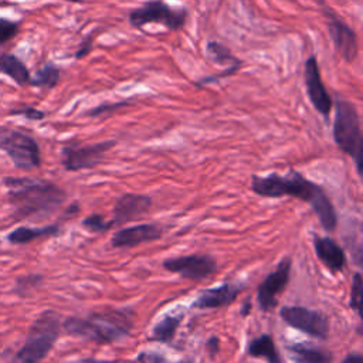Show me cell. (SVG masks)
<instances>
[{
    "instance_id": "cell-1",
    "label": "cell",
    "mask_w": 363,
    "mask_h": 363,
    "mask_svg": "<svg viewBox=\"0 0 363 363\" xmlns=\"http://www.w3.org/2000/svg\"><path fill=\"white\" fill-rule=\"evenodd\" d=\"M250 189L261 197L278 199L289 196L308 203L328 233H332L337 225L336 208L326 191L295 169H289L285 174L275 172L267 176L252 174Z\"/></svg>"
},
{
    "instance_id": "cell-35",
    "label": "cell",
    "mask_w": 363,
    "mask_h": 363,
    "mask_svg": "<svg viewBox=\"0 0 363 363\" xmlns=\"http://www.w3.org/2000/svg\"><path fill=\"white\" fill-rule=\"evenodd\" d=\"M77 363H135L132 360H98L95 357H82Z\"/></svg>"
},
{
    "instance_id": "cell-22",
    "label": "cell",
    "mask_w": 363,
    "mask_h": 363,
    "mask_svg": "<svg viewBox=\"0 0 363 363\" xmlns=\"http://www.w3.org/2000/svg\"><path fill=\"white\" fill-rule=\"evenodd\" d=\"M61 78V69L58 65H55L54 62H45L43 64L31 77L30 79V85L40 88V89H45V91H51L54 89Z\"/></svg>"
},
{
    "instance_id": "cell-15",
    "label": "cell",
    "mask_w": 363,
    "mask_h": 363,
    "mask_svg": "<svg viewBox=\"0 0 363 363\" xmlns=\"http://www.w3.org/2000/svg\"><path fill=\"white\" fill-rule=\"evenodd\" d=\"M152 207V199L146 194L126 193L116 199L112 208V221L115 225L133 221L149 211Z\"/></svg>"
},
{
    "instance_id": "cell-23",
    "label": "cell",
    "mask_w": 363,
    "mask_h": 363,
    "mask_svg": "<svg viewBox=\"0 0 363 363\" xmlns=\"http://www.w3.org/2000/svg\"><path fill=\"white\" fill-rule=\"evenodd\" d=\"M183 320V313L163 316L152 329V340L160 343H170Z\"/></svg>"
},
{
    "instance_id": "cell-24",
    "label": "cell",
    "mask_w": 363,
    "mask_h": 363,
    "mask_svg": "<svg viewBox=\"0 0 363 363\" xmlns=\"http://www.w3.org/2000/svg\"><path fill=\"white\" fill-rule=\"evenodd\" d=\"M206 57L214 64L223 65L224 68L231 65H242V61L238 57H235L227 45L218 41H207Z\"/></svg>"
},
{
    "instance_id": "cell-6",
    "label": "cell",
    "mask_w": 363,
    "mask_h": 363,
    "mask_svg": "<svg viewBox=\"0 0 363 363\" xmlns=\"http://www.w3.org/2000/svg\"><path fill=\"white\" fill-rule=\"evenodd\" d=\"M128 18L130 26L138 30H142L147 24L156 23L174 33L184 28L189 18V11L186 7H173L164 0H147L140 7L130 10Z\"/></svg>"
},
{
    "instance_id": "cell-12",
    "label": "cell",
    "mask_w": 363,
    "mask_h": 363,
    "mask_svg": "<svg viewBox=\"0 0 363 363\" xmlns=\"http://www.w3.org/2000/svg\"><path fill=\"white\" fill-rule=\"evenodd\" d=\"M163 268L184 279L203 281L217 271V261L207 254H190L164 259Z\"/></svg>"
},
{
    "instance_id": "cell-21",
    "label": "cell",
    "mask_w": 363,
    "mask_h": 363,
    "mask_svg": "<svg viewBox=\"0 0 363 363\" xmlns=\"http://www.w3.org/2000/svg\"><path fill=\"white\" fill-rule=\"evenodd\" d=\"M247 353L252 357H264L268 363H281L279 352L274 339L268 333L250 340L247 345Z\"/></svg>"
},
{
    "instance_id": "cell-37",
    "label": "cell",
    "mask_w": 363,
    "mask_h": 363,
    "mask_svg": "<svg viewBox=\"0 0 363 363\" xmlns=\"http://www.w3.org/2000/svg\"><path fill=\"white\" fill-rule=\"evenodd\" d=\"M251 311V301H245L242 305H241V309H240V313L241 316H247Z\"/></svg>"
},
{
    "instance_id": "cell-20",
    "label": "cell",
    "mask_w": 363,
    "mask_h": 363,
    "mask_svg": "<svg viewBox=\"0 0 363 363\" xmlns=\"http://www.w3.org/2000/svg\"><path fill=\"white\" fill-rule=\"evenodd\" d=\"M0 74L10 77L17 85H30V71L26 64L11 52L0 54Z\"/></svg>"
},
{
    "instance_id": "cell-2",
    "label": "cell",
    "mask_w": 363,
    "mask_h": 363,
    "mask_svg": "<svg viewBox=\"0 0 363 363\" xmlns=\"http://www.w3.org/2000/svg\"><path fill=\"white\" fill-rule=\"evenodd\" d=\"M3 184L16 221L47 218L67 200L65 190L48 180L7 176Z\"/></svg>"
},
{
    "instance_id": "cell-14",
    "label": "cell",
    "mask_w": 363,
    "mask_h": 363,
    "mask_svg": "<svg viewBox=\"0 0 363 363\" xmlns=\"http://www.w3.org/2000/svg\"><path fill=\"white\" fill-rule=\"evenodd\" d=\"M163 235V230L157 223H143L125 227L113 233L111 245L115 248H130L143 242L156 241Z\"/></svg>"
},
{
    "instance_id": "cell-25",
    "label": "cell",
    "mask_w": 363,
    "mask_h": 363,
    "mask_svg": "<svg viewBox=\"0 0 363 363\" xmlns=\"http://www.w3.org/2000/svg\"><path fill=\"white\" fill-rule=\"evenodd\" d=\"M44 281L41 274H28L24 277H18L14 282V292L18 296H27L31 291L37 289Z\"/></svg>"
},
{
    "instance_id": "cell-3",
    "label": "cell",
    "mask_w": 363,
    "mask_h": 363,
    "mask_svg": "<svg viewBox=\"0 0 363 363\" xmlns=\"http://www.w3.org/2000/svg\"><path fill=\"white\" fill-rule=\"evenodd\" d=\"M133 322L135 315L130 309H105L85 318L68 316L62 320V329L71 336L109 345L126 337L132 332Z\"/></svg>"
},
{
    "instance_id": "cell-33",
    "label": "cell",
    "mask_w": 363,
    "mask_h": 363,
    "mask_svg": "<svg viewBox=\"0 0 363 363\" xmlns=\"http://www.w3.org/2000/svg\"><path fill=\"white\" fill-rule=\"evenodd\" d=\"M138 363H170L167 362L162 354L153 353V352H140L138 354ZM176 363H193L191 360H183Z\"/></svg>"
},
{
    "instance_id": "cell-30",
    "label": "cell",
    "mask_w": 363,
    "mask_h": 363,
    "mask_svg": "<svg viewBox=\"0 0 363 363\" xmlns=\"http://www.w3.org/2000/svg\"><path fill=\"white\" fill-rule=\"evenodd\" d=\"M20 30V21L0 17V45L13 40Z\"/></svg>"
},
{
    "instance_id": "cell-31",
    "label": "cell",
    "mask_w": 363,
    "mask_h": 363,
    "mask_svg": "<svg viewBox=\"0 0 363 363\" xmlns=\"http://www.w3.org/2000/svg\"><path fill=\"white\" fill-rule=\"evenodd\" d=\"M9 115L13 116H24L28 121H43L47 113L41 109H37L34 106H21V108H13L9 111Z\"/></svg>"
},
{
    "instance_id": "cell-11",
    "label": "cell",
    "mask_w": 363,
    "mask_h": 363,
    "mask_svg": "<svg viewBox=\"0 0 363 363\" xmlns=\"http://www.w3.org/2000/svg\"><path fill=\"white\" fill-rule=\"evenodd\" d=\"M303 82L312 106L325 118V121H329V115L333 108V99L322 81L320 68L315 54H311L303 64Z\"/></svg>"
},
{
    "instance_id": "cell-29",
    "label": "cell",
    "mask_w": 363,
    "mask_h": 363,
    "mask_svg": "<svg viewBox=\"0 0 363 363\" xmlns=\"http://www.w3.org/2000/svg\"><path fill=\"white\" fill-rule=\"evenodd\" d=\"M130 99H122V101H118V102H105V104H101L89 111H86V116H91V118H98V116H102L105 113H112L115 111H119L128 105H130Z\"/></svg>"
},
{
    "instance_id": "cell-4",
    "label": "cell",
    "mask_w": 363,
    "mask_h": 363,
    "mask_svg": "<svg viewBox=\"0 0 363 363\" xmlns=\"http://www.w3.org/2000/svg\"><path fill=\"white\" fill-rule=\"evenodd\" d=\"M61 329V315L52 309L43 311L30 325L21 347L7 363H41L52 350Z\"/></svg>"
},
{
    "instance_id": "cell-7",
    "label": "cell",
    "mask_w": 363,
    "mask_h": 363,
    "mask_svg": "<svg viewBox=\"0 0 363 363\" xmlns=\"http://www.w3.org/2000/svg\"><path fill=\"white\" fill-rule=\"evenodd\" d=\"M0 150L20 170H34L41 166L38 142L23 130L0 125Z\"/></svg>"
},
{
    "instance_id": "cell-10",
    "label": "cell",
    "mask_w": 363,
    "mask_h": 363,
    "mask_svg": "<svg viewBox=\"0 0 363 363\" xmlns=\"http://www.w3.org/2000/svg\"><path fill=\"white\" fill-rule=\"evenodd\" d=\"M279 316L291 328H295L296 330H301L312 337L322 340L328 337L329 319L320 311L305 306H282Z\"/></svg>"
},
{
    "instance_id": "cell-5",
    "label": "cell",
    "mask_w": 363,
    "mask_h": 363,
    "mask_svg": "<svg viewBox=\"0 0 363 363\" xmlns=\"http://www.w3.org/2000/svg\"><path fill=\"white\" fill-rule=\"evenodd\" d=\"M335 118L332 135L336 146L354 160L357 173L362 176L363 136L360 126V115L353 102L342 96L335 98Z\"/></svg>"
},
{
    "instance_id": "cell-18",
    "label": "cell",
    "mask_w": 363,
    "mask_h": 363,
    "mask_svg": "<svg viewBox=\"0 0 363 363\" xmlns=\"http://www.w3.org/2000/svg\"><path fill=\"white\" fill-rule=\"evenodd\" d=\"M60 234H61L60 224H48V225H41V227L21 225V227L11 230L6 235V240L9 244L21 245V244H28L31 241L45 238V237H57Z\"/></svg>"
},
{
    "instance_id": "cell-36",
    "label": "cell",
    "mask_w": 363,
    "mask_h": 363,
    "mask_svg": "<svg viewBox=\"0 0 363 363\" xmlns=\"http://www.w3.org/2000/svg\"><path fill=\"white\" fill-rule=\"evenodd\" d=\"M342 363H363V356L357 352H352L343 357Z\"/></svg>"
},
{
    "instance_id": "cell-9",
    "label": "cell",
    "mask_w": 363,
    "mask_h": 363,
    "mask_svg": "<svg viewBox=\"0 0 363 363\" xmlns=\"http://www.w3.org/2000/svg\"><path fill=\"white\" fill-rule=\"evenodd\" d=\"M320 10L326 20V27L337 54L346 62H353L359 55V40L356 31L330 6L325 4L322 0Z\"/></svg>"
},
{
    "instance_id": "cell-13",
    "label": "cell",
    "mask_w": 363,
    "mask_h": 363,
    "mask_svg": "<svg viewBox=\"0 0 363 363\" xmlns=\"http://www.w3.org/2000/svg\"><path fill=\"white\" fill-rule=\"evenodd\" d=\"M292 259L291 257H284L277 268L269 272L265 279L259 284L257 291L258 306L262 312H269L278 305V295L285 291L289 277H291Z\"/></svg>"
},
{
    "instance_id": "cell-28",
    "label": "cell",
    "mask_w": 363,
    "mask_h": 363,
    "mask_svg": "<svg viewBox=\"0 0 363 363\" xmlns=\"http://www.w3.org/2000/svg\"><path fill=\"white\" fill-rule=\"evenodd\" d=\"M113 225L112 220L106 221L101 214H91L82 220V227L91 233H105Z\"/></svg>"
},
{
    "instance_id": "cell-19",
    "label": "cell",
    "mask_w": 363,
    "mask_h": 363,
    "mask_svg": "<svg viewBox=\"0 0 363 363\" xmlns=\"http://www.w3.org/2000/svg\"><path fill=\"white\" fill-rule=\"evenodd\" d=\"M291 359L295 363H332L330 352L315 347L309 343H291L286 346Z\"/></svg>"
},
{
    "instance_id": "cell-27",
    "label": "cell",
    "mask_w": 363,
    "mask_h": 363,
    "mask_svg": "<svg viewBox=\"0 0 363 363\" xmlns=\"http://www.w3.org/2000/svg\"><path fill=\"white\" fill-rule=\"evenodd\" d=\"M242 65H231V67H225L223 71L217 72V74H211V75H207V77H203L200 79H197L194 82V86L197 88H203V86H207L210 84H216V82H220L221 79H225L228 77H233L234 74H237L240 69H241Z\"/></svg>"
},
{
    "instance_id": "cell-16",
    "label": "cell",
    "mask_w": 363,
    "mask_h": 363,
    "mask_svg": "<svg viewBox=\"0 0 363 363\" xmlns=\"http://www.w3.org/2000/svg\"><path fill=\"white\" fill-rule=\"evenodd\" d=\"M242 291V285L240 284H221L218 286L204 289L193 302V308L196 309H218L233 303L238 294Z\"/></svg>"
},
{
    "instance_id": "cell-34",
    "label": "cell",
    "mask_w": 363,
    "mask_h": 363,
    "mask_svg": "<svg viewBox=\"0 0 363 363\" xmlns=\"http://www.w3.org/2000/svg\"><path fill=\"white\" fill-rule=\"evenodd\" d=\"M206 349L208 350L210 356L214 357L220 352V339L217 336H211L206 342Z\"/></svg>"
},
{
    "instance_id": "cell-26",
    "label": "cell",
    "mask_w": 363,
    "mask_h": 363,
    "mask_svg": "<svg viewBox=\"0 0 363 363\" xmlns=\"http://www.w3.org/2000/svg\"><path fill=\"white\" fill-rule=\"evenodd\" d=\"M362 295H363V278L360 272H356L352 278L349 305L359 316H362Z\"/></svg>"
},
{
    "instance_id": "cell-17",
    "label": "cell",
    "mask_w": 363,
    "mask_h": 363,
    "mask_svg": "<svg viewBox=\"0 0 363 363\" xmlns=\"http://www.w3.org/2000/svg\"><path fill=\"white\" fill-rule=\"evenodd\" d=\"M313 247L316 257L333 274L340 272L346 267V254L343 248L330 237L313 235Z\"/></svg>"
},
{
    "instance_id": "cell-38",
    "label": "cell",
    "mask_w": 363,
    "mask_h": 363,
    "mask_svg": "<svg viewBox=\"0 0 363 363\" xmlns=\"http://www.w3.org/2000/svg\"><path fill=\"white\" fill-rule=\"evenodd\" d=\"M64 1H69V3H82L84 0H64Z\"/></svg>"
},
{
    "instance_id": "cell-8",
    "label": "cell",
    "mask_w": 363,
    "mask_h": 363,
    "mask_svg": "<svg viewBox=\"0 0 363 363\" xmlns=\"http://www.w3.org/2000/svg\"><path fill=\"white\" fill-rule=\"evenodd\" d=\"M115 145V140H102L89 145L68 143L61 147V164L67 172L92 169L104 160L106 152Z\"/></svg>"
},
{
    "instance_id": "cell-32",
    "label": "cell",
    "mask_w": 363,
    "mask_h": 363,
    "mask_svg": "<svg viewBox=\"0 0 363 363\" xmlns=\"http://www.w3.org/2000/svg\"><path fill=\"white\" fill-rule=\"evenodd\" d=\"M94 40H95V33H89L86 34L78 44V48L77 51L74 52V58L75 60H82L85 58L86 55L91 54L92 48H94Z\"/></svg>"
}]
</instances>
